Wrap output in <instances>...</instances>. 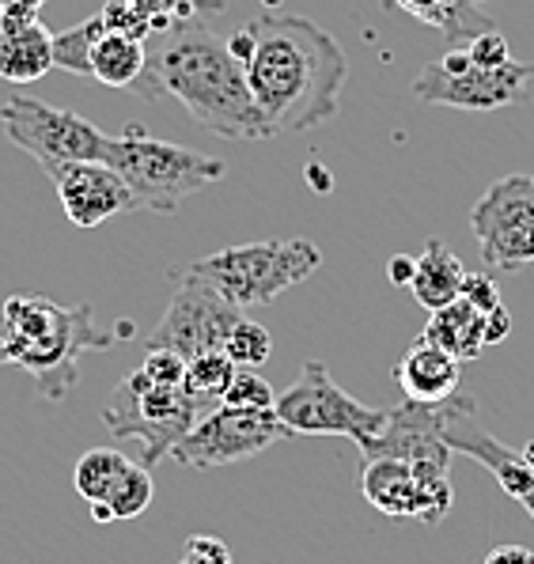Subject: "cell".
Wrapping results in <instances>:
<instances>
[{"label": "cell", "mask_w": 534, "mask_h": 564, "mask_svg": "<svg viewBox=\"0 0 534 564\" xmlns=\"http://www.w3.org/2000/svg\"><path fill=\"white\" fill-rule=\"evenodd\" d=\"M141 99L171 95L201 129L224 141H270L273 129L258 110L247 68L228 54L205 23H175L163 46L149 57V68L133 88Z\"/></svg>", "instance_id": "7a4b0ae2"}, {"label": "cell", "mask_w": 534, "mask_h": 564, "mask_svg": "<svg viewBox=\"0 0 534 564\" xmlns=\"http://www.w3.org/2000/svg\"><path fill=\"white\" fill-rule=\"evenodd\" d=\"M307 182H312V189H318V194H330L334 189V178L323 163H307Z\"/></svg>", "instance_id": "8d00e7d4"}, {"label": "cell", "mask_w": 534, "mask_h": 564, "mask_svg": "<svg viewBox=\"0 0 534 564\" xmlns=\"http://www.w3.org/2000/svg\"><path fill=\"white\" fill-rule=\"evenodd\" d=\"M440 436L455 455H467L478 466H486L512 500H523L534 489V470L523 463V455L520 451H508L501 440L473 416V402L462 394V390L444 402Z\"/></svg>", "instance_id": "4fadbf2b"}, {"label": "cell", "mask_w": 534, "mask_h": 564, "mask_svg": "<svg viewBox=\"0 0 534 564\" xmlns=\"http://www.w3.org/2000/svg\"><path fill=\"white\" fill-rule=\"evenodd\" d=\"M383 4L402 8V12L413 15L417 23H425V28L444 31L451 46H467L473 34L493 28L489 15L473 12L470 0H383Z\"/></svg>", "instance_id": "44dd1931"}, {"label": "cell", "mask_w": 534, "mask_h": 564, "mask_svg": "<svg viewBox=\"0 0 534 564\" xmlns=\"http://www.w3.org/2000/svg\"><path fill=\"white\" fill-rule=\"evenodd\" d=\"M102 163H110L122 175L137 208H149L160 216H171L183 197L228 175V163L217 155L160 141V137L144 133L141 126H129L122 137H110Z\"/></svg>", "instance_id": "277c9868"}, {"label": "cell", "mask_w": 534, "mask_h": 564, "mask_svg": "<svg viewBox=\"0 0 534 564\" xmlns=\"http://www.w3.org/2000/svg\"><path fill=\"white\" fill-rule=\"evenodd\" d=\"M99 34H107V23H102L99 12L91 20L76 23V28L54 34V68L91 80V46L99 42Z\"/></svg>", "instance_id": "cb8c5ba5"}, {"label": "cell", "mask_w": 534, "mask_h": 564, "mask_svg": "<svg viewBox=\"0 0 534 564\" xmlns=\"http://www.w3.org/2000/svg\"><path fill=\"white\" fill-rule=\"evenodd\" d=\"M23 4H31V8H34V12H39V8H42V4H46V0H23Z\"/></svg>", "instance_id": "b9f144b4"}, {"label": "cell", "mask_w": 534, "mask_h": 564, "mask_svg": "<svg viewBox=\"0 0 534 564\" xmlns=\"http://www.w3.org/2000/svg\"><path fill=\"white\" fill-rule=\"evenodd\" d=\"M467 54L473 65H481V68H501L512 61V50H508V39L497 28H489V31H481V34H473V39L467 42Z\"/></svg>", "instance_id": "f546056e"}, {"label": "cell", "mask_w": 534, "mask_h": 564, "mask_svg": "<svg viewBox=\"0 0 534 564\" xmlns=\"http://www.w3.org/2000/svg\"><path fill=\"white\" fill-rule=\"evenodd\" d=\"M152 492H156V485H152V474L149 466L141 463H129L126 477L118 481V489L110 492V511H115V519H137L144 516L152 505Z\"/></svg>", "instance_id": "d4e9b609"}, {"label": "cell", "mask_w": 534, "mask_h": 564, "mask_svg": "<svg viewBox=\"0 0 534 564\" xmlns=\"http://www.w3.org/2000/svg\"><path fill=\"white\" fill-rule=\"evenodd\" d=\"M141 371L152 379V383L183 387V379H186V357H178V352H171V349H144Z\"/></svg>", "instance_id": "f1b7e54d"}, {"label": "cell", "mask_w": 534, "mask_h": 564, "mask_svg": "<svg viewBox=\"0 0 534 564\" xmlns=\"http://www.w3.org/2000/svg\"><path fill=\"white\" fill-rule=\"evenodd\" d=\"M270 352H273L270 329L251 323V318H243V323L228 334V341H224V357L236 364V368H258V364L270 360Z\"/></svg>", "instance_id": "484cf974"}, {"label": "cell", "mask_w": 534, "mask_h": 564, "mask_svg": "<svg viewBox=\"0 0 534 564\" xmlns=\"http://www.w3.org/2000/svg\"><path fill=\"white\" fill-rule=\"evenodd\" d=\"M231 376H236V364L224 357V349H212V352H201V357L186 360V394L194 398V402H201L205 410H212V405H220L224 390H228Z\"/></svg>", "instance_id": "603a6c76"}, {"label": "cell", "mask_w": 534, "mask_h": 564, "mask_svg": "<svg viewBox=\"0 0 534 564\" xmlns=\"http://www.w3.org/2000/svg\"><path fill=\"white\" fill-rule=\"evenodd\" d=\"M251 31L254 57L243 68L273 137L304 133L338 115L349 57L330 31L307 15H262Z\"/></svg>", "instance_id": "6da1fadb"}, {"label": "cell", "mask_w": 534, "mask_h": 564, "mask_svg": "<svg viewBox=\"0 0 534 564\" xmlns=\"http://www.w3.org/2000/svg\"><path fill=\"white\" fill-rule=\"evenodd\" d=\"M508 334H512V315H508V307L501 303V307L486 315V349L489 345H501Z\"/></svg>", "instance_id": "d6a6232c"}, {"label": "cell", "mask_w": 534, "mask_h": 564, "mask_svg": "<svg viewBox=\"0 0 534 564\" xmlns=\"http://www.w3.org/2000/svg\"><path fill=\"white\" fill-rule=\"evenodd\" d=\"M129 463H133V458L122 455L118 447H91L73 470L76 492H80L88 505H102V500H110V492H115L118 481L126 477Z\"/></svg>", "instance_id": "7402d4cb"}, {"label": "cell", "mask_w": 534, "mask_h": 564, "mask_svg": "<svg viewBox=\"0 0 534 564\" xmlns=\"http://www.w3.org/2000/svg\"><path fill=\"white\" fill-rule=\"evenodd\" d=\"M323 265V250L312 239H265L243 242V247L217 250L209 258L183 265L197 281L217 289L236 307H265L281 292L304 284Z\"/></svg>", "instance_id": "5b68a950"}, {"label": "cell", "mask_w": 534, "mask_h": 564, "mask_svg": "<svg viewBox=\"0 0 534 564\" xmlns=\"http://www.w3.org/2000/svg\"><path fill=\"white\" fill-rule=\"evenodd\" d=\"M470 228L489 273H520L534 265V175L497 178L473 202Z\"/></svg>", "instance_id": "9c48e42d"}, {"label": "cell", "mask_w": 534, "mask_h": 564, "mask_svg": "<svg viewBox=\"0 0 534 564\" xmlns=\"http://www.w3.org/2000/svg\"><path fill=\"white\" fill-rule=\"evenodd\" d=\"M0 126H4L8 141L28 152L42 171L50 163H102L110 141L99 126L84 121L73 110L50 107L34 95H12L0 107Z\"/></svg>", "instance_id": "ba28073f"}, {"label": "cell", "mask_w": 534, "mask_h": 564, "mask_svg": "<svg viewBox=\"0 0 534 564\" xmlns=\"http://www.w3.org/2000/svg\"><path fill=\"white\" fill-rule=\"evenodd\" d=\"M394 379L410 402H447L451 394H459V360L421 337L399 360Z\"/></svg>", "instance_id": "2e32d148"}, {"label": "cell", "mask_w": 534, "mask_h": 564, "mask_svg": "<svg viewBox=\"0 0 534 564\" xmlns=\"http://www.w3.org/2000/svg\"><path fill=\"white\" fill-rule=\"evenodd\" d=\"M149 68V50L141 39H129V34L107 31L99 34V42L91 46V80L107 84V88H137V80Z\"/></svg>", "instance_id": "ffe728a7"}, {"label": "cell", "mask_w": 534, "mask_h": 564, "mask_svg": "<svg viewBox=\"0 0 534 564\" xmlns=\"http://www.w3.org/2000/svg\"><path fill=\"white\" fill-rule=\"evenodd\" d=\"M470 4H478V0H470Z\"/></svg>", "instance_id": "7bdbcfd3"}, {"label": "cell", "mask_w": 534, "mask_h": 564, "mask_svg": "<svg viewBox=\"0 0 534 564\" xmlns=\"http://www.w3.org/2000/svg\"><path fill=\"white\" fill-rule=\"evenodd\" d=\"M273 413L288 436H349L360 451L372 447L386 429V410L357 402L318 360H304L299 379L277 394Z\"/></svg>", "instance_id": "52a82bcc"}, {"label": "cell", "mask_w": 534, "mask_h": 564, "mask_svg": "<svg viewBox=\"0 0 534 564\" xmlns=\"http://www.w3.org/2000/svg\"><path fill=\"white\" fill-rule=\"evenodd\" d=\"M171 276H175V292H171L167 311H163L156 329L149 334L144 349H171L186 360L224 349L228 334L247 318L243 307L228 303L217 289L197 281L186 269H175Z\"/></svg>", "instance_id": "30bf717a"}, {"label": "cell", "mask_w": 534, "mask_h": 564, "mask_svg": "<svg viewBox=\"0 0 534 564\" xmlns=\"http://www.w3.org/2000/svg\"><path fill=\"white\" fill-rule=\"evenodd\" d=\"M425 337L428 345H436V349L451 352L455 360H478L481 349H486V315L481 311H473L467 300H455L447 303V307L433 311V318H428L425 326Z\"/></svg>", "instance_id": "d6986e66"}, {"label": "cell", "mask_w": 534, "mask_h": 564, "mask_svg": "<svg viewBox=\"0 0 534 564\" xmlns=\"http://www.w3.org/2000/svg\"><path fill=\"white\" fill-rule=\"evenodd\" d=\"M46 175L76 228H99L110 216L137 208L129 186L110 163H50Z\"/></svg>", "instance_id": "5bb4252c"}, {"label": "cell", "mask_w": 534, "mask_h": 564, "mask_svg": "<svg viewBox=\"0 0 534 564\" xmlns=\"http://www.w3.org/2000/svg\"><path fill=\"white\" fill-rule=\"evenodd\" d=\"M413 269H417V258L394 254L391 262H386V281H391L394 289H410V284H413Z\"/></svg>", "instance_id": "836d02e7"}, {"label": "cell", "mask_w": 534, "mask_h": 564, "mask_svg": "<svg viewBox=\"0 0 534 564\" xmlns=\"http://www.w3.org/2000/svg\"><path fill=\"white\" fill-rule=\"evenodd\" d=\"M183 561L186 564H231V550L217 534H194V538H186Z\"/></svg>", "instance_id": "1f68e13d"}, {"label": "cell", "mask_w": 534, "mask_h": 564, "mask_svg": "<svg viewBox=\"0 0 534 564\" xmlns=\"http://www.w3.org/2000/svg\"><path fill=\"white\" fill-rule=\"evenodd\" d=\"M534 84V68L508 61L501 68L470 65L467 73H444L440 65H425L413 80V95L428 107H451V110H504L520 102Z\"/></svg>", "instance_id": "7c38bea8"}, {"label": "cell", "mask_w": 534, "mask_h": 564, "mask_svg": "<svg viewBox=\"0 0 534 564\" xmlns=\"http://www.w3.org/2000/svg\"><path fill=\"white\" fill-rule=\"evenodd\" d=\"M178 564H186V561H178Z\"/></svg>", "instance_id": "ee69618b"}, {"label": "cell", "mask_w": 534, "mask_h": 564, "mask_svg": "<svg viewBox=\"0 0 534 564\" xmlns=\"http://www.w3.org/2000/svg\"><path fill=\"white\" fill-rule=\"evenodd\" d=\"M209 413L201 402L186 394V387L152 383L141 368L129 371L110 394L102 424L115 440H137L141 444V466H156L175 451L178 440L197 424V416Z\"/></svg>", "instance_id": "8992f818"}, {"label": "cell", "mask_w": 534, "mask_h": 564, "mask_svg": "<svg viewBox=\"0 0 534 564\" xmlns=\"http://www.w3.org/2000/svg\"><path fill=\"white\" fill-rule=\"evenodd\" d=\"M462 281H467V265L459 262V254L444 239H428L413 269V300L425 311H440L462 296Z\"/></svg>", "instance_id": "ac0fdd59"}, {"label": "cell", "mask_w": 534, "mask_h": 564, "mask_svg": "<svg viewBox=\"0 0 534 564\" xmlns=\"http://www.w3.org/2000/svg\"><path fill=\"white\" fill-rule=\"evenodd\" d=\"M486 564H534V550H527V545H497V550H489Z\"/></svg>", "instance_id": "e575fe53"}, {"label": "cell", "mask_w": 534, "mask_h": 564, "mask_svg": "<svg viewBox=\"0 0 534 564\" xmlns=\"http://www.w3.org/2000/svg\"><path fill=\"white\" fill-rule=\"evenodd\" d=\"M360 492L383 516L428 523V505L417 485V474H413V463H402V458H368L364 477H360Z\"/></svg>", "instance_id": "9a60e30c"}, {"label": "cell", "mask_w": 534, "mask_h": 564, "mask_svg": "<svg viewBox=\"0 0 534 564\" xmlns=\"http://www.w3.org/2000/svg\"><path fill=\"white\" fill-rule=\"evenodd\" d=\"M118 334L99 329L91 303H65L15 292L4 300V334H0V364L23 368L34 379V390L46 402L62 398L80 383V357L91 349H110Z\"/></svg>", "instance_id": "3957f363"}, {"label": "cell", "mask_w": 534, "mask_h": 564, "mask_svg": "<svg viewBox=\"0 0 534 564\" xmlns=\"http://www.w3.org/2000/svg\"><path fill=\"white\" fill-rule=\"evenodd\" d=\"M281 436H288V432H284L273 410H236V405L220 402L197 416V424L178 440L171 458L189 466V470H217V466L262 455Z\"/></svg>", "instance_id": "8fae6325"}, {"label": "cell", "mask_w": 534, "mask_h": 564, "mask_svg": "<svg viewBox=\"0 0 534 564\" xmlns=\"http://www.w3.org/2000/svg\"><path fill=\"white\" fill-rule=\"evenodd\" d=\"M205 4H209V12H220V8H224V0H205Z\"/></svg>", "instance_id": "60d3db41"}, {"label": "cell", "mask_w": 534, "mask_h": 564, "mask_svg": "<svg viewBox=\"0 0 534 564\" xmlns=\"http://www.w3.org/2000/svg\"><path fill=\"white\" fill-rule=\"evenodd\" d=\"M228 54L239 61V65H247V61L254 57V31L251 28H239L236 34L228 39Z\"/></svg>", "instance_id": "d590c367"}, {"label": "cell", "mask_w": 534, "mask_h": 564, "mask_svg": "<svg viewBox=\"0 0 534 564\" xmlns=\"http://www.w3.org/2000/svg\"><path fill=\"white\" fill-rule=\"evenodd\" d=\"M50 68H54V34L42 28V20L0 28V80L34 84Z\"/></svg>", "instance_id": "e0dca14e"}, {"label": "cell", "mask_w": 534, "mask_h": 564, "mask_svg": "<svg viewBox=\"0 0 534 564\" xmlns=\"http://www.w3.org/2000/svg\"><path fill=\"white\" fill-rule=\"evenodd\" d=\"M91 519L95 523H115V511H110V505L102 500V505H91Z\"/></svg>", "instance_id": "74e56055"}, {"label": "cell", "mask_w": 534, "mask_h": 564, "mask_svg": "<svg viewBox=\"0 0 534 564\" xmlns=\"http://www.w3.org/2000/svg\"><path fill=\"white\" fill-rule=\"evenodd\" d=\"M220 402L236 405V410H273L277 394H273V387L265 383L254 368H236V376H231V383L224 390Z\"/></svg>", "instance_id": "4316f807"}, {"label": "cell", "mask_w": 534, "mask_h": 564, "mask_svg": "<svg viewBox=\"0 0 534 564\" xmlns=\"http://www.w3.org/2000/svg\"><path fill=\"white\" fill-rule=\"evenodd\" d=\"M99 15H102V23H107V31L129 34V39H141V42L152 34L149 15H144L133 0H107V4L99 8Z\"/></svg>", "instance_id": "83f0119b"}, {"label": "cell", "mask_w": 534, "mask_h": 564, "mask_svg": "<svg viewBox=\"0 0 534 564\" xmlns=\"http://www.w3.org/2000/svg\"><path fill=\"white\" fill-rule=\"evenodd\" d=\"M462 300H467L473 311H481V315H489V311H497L504 303L489 269H473V273H467V281H462Z\"/></svg>", "instance_id": "4dcf8cb0"}, {"label": "cell", "mask_w": 534, "mask_h": 564, "mask_svg": "<svg viewBox=\"0 0 534 564\" xmlns=\"http://www.w3.org/2000/svg\"><path fill=\"white\" fill-rule=\"evenodd\" d=\"M520 505H523V508H527V516L534 519V489L527 492V497H523V500H520Z\"/></svg>", "instance_id": "ab89813d"}, {"label": "cell", "mask_w": 534, "mask_h": 564, "mask_svg": "<svg viewBox=\"0 0 534 564\" xmlns=\"http://www.w3.org/2000/svg\"><path fill=\"white\" fill-rule=\"evenodd\" d=\"M520 455H523V463H527L531 470H534V440H527V447H523Z\"/></svg>", "instance_id": "f35d334b"}]
</instances>
